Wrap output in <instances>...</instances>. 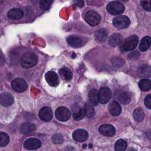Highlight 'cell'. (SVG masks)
Listing matches in <instances>:
<instances>
[{
	"instance_id": "obj_1",
	"label": "cell",
	"mask_w": 151,
	"mask_h": 151,
	"mask_svg": "<svg viewBox=\"0 0 151 151\" xmlns=\"http://www.w3.org/2000/svg\"><path fill=\"white\" fill-rule=\"evenodd\" d=\"M38 63V57L33 52L24 54L20 60L21 65L24 68H30L34 67Z\"/></svg>"
},
{
	"instance_id": "obj_2",
	"label": "cell",
	"mask_w": 151,
	"mask_h": 151,
	"mask_svg": "<svg viewBox=\"0 0 151 151\" xmlns=\"http://www.w3.org/2000/svg\"><path fill=\"white\" fill-rule=\"evenodd\" d=\"M107 10L111 15H120L124 12V6L122 3L119 2L113 1L109 2L107 4Z\"/></svg>"
},
{
	"instance_id": "obj_3",
	"label": "cell",
	"mask_w": 151,
	"mask_h": 151,
	"mask_svg": "<svg viewBox=\"0 0 151 151\" xmlns=\"http://www.w3.org/2000/svg\"><path fill=\"white\" fill-rule=\"evenodd\" d=\"M130 24V19L124 15L116 17L113 19V25L118 29H123L127 27Z\"/></svg>"
},
{
	"instance_id": "obj_4",
	"label": "cell",
	"mask_w": 151,
	"mask_h": 151,
	"mask_svg": "<svg viewBox=\"0 0 151 151\" xmlns=\"http://www.w3.org/2000/svg\"><path fill=\"white\" fill-rule=\"evenodd\" d=\"M86 21L91 26H96L98 25L101 20V17L98 13L93 11H88L84 16Z\"/></svg>"
},
{
	"instance_id": "obj_5",
	"label": "cell",
	"mask_w": 151,
	"mask_h": 151,
	"mask_svg": "<svg viewBox=\"0 0 151 151\" xmlns=\"http://www.w3.org/2000/svg\"><path fill=\"white\" fill-rule=\"evenodd\" d=\"M68 44L72 47L79 48L83 46L87 42V39L78 35H71L67 39Z\"/></svg>"
},
{
	"instance_id": "obj_6",
	"label": "cell",
	"mask_w": 151,
	"mask_h": 151,
	"mask_svg": "<svg viewBox=\"0 0 151 151\" xmlns=\"http://www.w3.org/2000/svg\"><path fill=\"white\" fill-rule=\"evenodd\" d=\"M12 88L16 91L22 93L27 88V84L22 78H15L11 82Z\"/></svg>"
},
{
	"instance_id": "obj_7",
	"label": "cell",
	"mask_w": 151,
	"mask_h": 151,
	"mask_svg": "<svg viewBox=\"0 0 151 151\" xmlns=\"http://www.w3.org/2000/svg\"><path fill=\"white\" fill-rule=\"evenodd\" d=\"M139 42V38L137 35H132L126 39L123 44V49L126 51L134 50Z\"/></svg>"
},
{
	"instance_id": "obj_8",
	"label": "cell",
	"mask_w": 151,
	"mask_h": 151,
	"mask_svg": "<svg viewBox=\"0 0 151 151\" xmlns=\"http://www.w3.org/2000/svg\"><path fill=\"white\" fill-rule=\"evenodd\" d=\"M55 117L57 120L61 122H66L70 117L69 110L65 107H60L55 110Z\"/></svg>"
},
{
	"instance_id": "obj_9",
	"label": "cell",
	"mask_w": 151,
	"mask_h": 151,
	"mask_svg": "<svg viewBox=\"0 0 151 151\" xmlns=\"http://www.w3.org/2000/svg\"><path fill=\"white\" fill-rule=\"evenodd\" d=\"M99 101L101 104H106L109 101L111 97V90L106 87H103L100 88L99 91Z\"/></svg>"
},
{
	"instance_id": "obj_10",
	"label": "cell",
	"mask_w": 151,
	"mask_h": 151,
	"mask_svg": "<svg viewBox=\"0 0 151 151\" xmlns=\"http://www.w3.org/2000/svg\"><path fill=\"white\" fill-rule=\"evenodd\" d=\"M45 78L47 83L51 87H56L60 83L57 74L53 71H48L45 74Z\"/></svg>"
},
{
	"instance_id": "obj_11",
	"label": "cell",
	"mask_w": 151,
	"mask_h": 151,
	"mask_svg": "<svg viewBox=\"0 0 151 151\" xmlns=\"http://www.w3.org/2000/svg\"><path fill=\"white\" fill-rule=\"evenodd\" d=\"M114 98L123 104H127L130 101V94L126 91H118L114 93Z\"/></svg>"
},
{
	"instance_id": "obj_12",
	"label": "cell",
	"mask_w": 151,
	"mask_h": 151,
	"mask_svg": "<svg viewBox=\"0 0 151 151\" xmlns=\"http://www.w3.org/2000/svg\"><path fill=\"white\" fill-rule=\"evenodd\" d=\"M99 131L100 134L107 137H112L115 134V128L111 124H103L99 128Z\"/></svg>"
},
{
	"instance_id": "obj_13",
	"label": "cell",
	"mask_w": 151,
	"mask_h": 151,
	"mask_svg": "<svg viewBox=\"0 0 151 151\" xmlns=\"http://www.w3.org/2000/svg\"><path fill=\"white\" fill-rule=\"evenodd\" d=\"M14 101L13 96L8 92H4L0 94V104L5 107L11 106Z\"/></svg>"
},
{
	"instance_id": "obj_14",
	"label": "cell",
	"mask_w": 151,
	"mask_h": 151,
	"mask_svg": "<svg viewBox=\"0 0 151 151\" xmlns=\"http://www.w3.org/2000/svg\"><path fill=\"white\" fill-rule=\"evenodd\" d=\"M41 142L36 138H29L24 143V147L28 150H36L41 146Z\"/></svg>"
},
{
	"instance_id": "obj_15",
	"label": "cell",
	"mask_w": 151,
	"mask_h": 151,
	"mask_svg": "<svg viewBox=\"0 0 151 151\" xmlns=\"http://www.w3.org/2000/svg\"><path fill=\"white\" fill-rule=\"evenodd\" d=\"M88 137V134L87 132L84 129H77L75 130L73 133V139L78 142L86 141Z\"/></svg>"
},
{
	"instance_id": "obj_16",
	"label": "cell",
	"mask_w": 151,
	"mask_h": 151,
	"mask_svg": "<svg viewBox=\"0 0 151 151\" xmlns=\"http://www.w3.org/2000/svg\"><path fill=\"white\" fill-rule=\"evenodd\" d=\"M7 16L11 19L18 20L23 17L24 11L19 8H14L8 11Z\"/></svg>"
},
{
	"instance_id": "obj_17",
	"label": "cell",
	"mask_w": 151,
	"mask_h": 151,
	"mask_svg": "<svg viewBox=\"0 0 151 151\" xmlns=\"http://www.w3.org/2000/svg\"><path fill=\"white\" fill-rule=\"evenodd\" d=\"M39 117L43 121H50L52 117V112L49 107H43L39 111Z\"/></svg>"
},
{
	"instance_id": "obj_18",
	"label": "cell",
	"mask_w": 151,
	"mask_h": 151,
	"mask_svg": "<svg viewBox=\"0 0 151 151\" xmlns=\"http://www.w3.org/2000/svg\"><path fill=\"white\" fill-rule=\"evenodd\" d=\"M109 110L112 116H119L122 112V108L120 105L115 101H113L109 106Z\"/></svg>"
},
{
	"instance_id": "obj_19",
	"label": "cell",
	"mask_w": 151,
	"mask_h": 151,
	"mask_svg": "<svg viewBox=\"0 0 151 151\" xmlns=\"http://www.w3.org/2000/svg\"><path fill=\"white\" fill-rule=\"evenodd\" d=\"M123 37L119 33H115L112 34L109 38V44L112 47H116L119 45L122 41Z\"/></svg>"
},
{
	"instance_id": "obj_20",
	"label": "cell",
	"mask_w": 151,
	"mask_h": 151,
	"mask_svg": "<svg viewBox=\"0 0 151 151\" xmlns=\"http://www.w3.org/2000/svg\"><path fill=\"white\" fill-rule=\"evenodd\" d=\"M108 33L107 30L105 29H100L97 30L95 34H94V38L96 41L99 42H104L106 40L107 38Z\"/></svg>"
},
{
	"instance_id": "obj_21",
	"label": "cell",
	"mask_w": 151,
	"mask_h": 151,
	"mask_svg": "<svg viewBox=\"0 0 151 151\" xmlns=\"http://www.w3.org/2000/svg\"><path fill=\"white\" fill-rule=\"evenodd\" d=\"M36 129L35 126L31 123H24L20 127V131L23 134H30Z\"/></svg>"
},
{
	"instance_id": "obj_22",
	"label": "cell",
	"mask_w": 151,
	"mask_h": 151,
	"mask_svg": "<svg viewBox=\"0 0 151 151\" xmlns=\"http://www.w3.org/2000/svg\"><path fill=\"white\" fill-rule=\"evenodd\" d=\"M58 72L61 77L65 81H70L71 80L73 77L72 72L70 70V69L68 68V67H62L59 70Z\"/></svg>"
},
{
	"instance_id": "obj_23",
	"label": "cell",
	"mask_w": 151,
	"mask_h": 151,
	"mask_svg": "<svg viewBox=\"0 0 151 151\" xmlns=\"http://www.w3.org/2000/svg\"><path fill=\"white\" fill-rule=\"evenodd\" d=\"M88 99L92 106H97L99 102V91L96 89L90 90L88 93Z\"/></svg>"
},
{
	"instance_id": "obj_24",
	"label": "cell",
	"mask_w": 151,
	"mask_h": 151,
	"mask_svg": "<svg viewBox=\"0 0 151 151\" xmlns=\"http://www.w3.org/2000/svg\"><path fill=\"white\" fill-rule=\"evenodd\" d=\"M137 74L139 76L143 77H151V67L143 65L138 68Z\"/></svg>"
},
{
	"instance_id": "obj_25",
	"label": "cell",
	"mask_w": 151,
	"mask_h": 151,
	"mask_svg": "<svg viewBox=\"0 0 151 151\" xmlns=\"http://www.w3.org/2000/svg\"><path fill=\"white\" fill-rule=\"evenodd\" d=\"M151 38L149 36L143 37L140 41L139 44V49L141 51H146L150 46Z\"/></svg>"
},
{
	"instance_id": "obj_26",
	"label": "cell",
	"mask_w": 151,
	"mask_h": 151,
	"mask_svg": "<svg viewBox=\"0 0 151 151\" xmlns=\"http://www.w3.org/2000/svg\"><path fill=\"white\" fill-rule=\"evenodd\" d=\"M138 84L139 88L142 91H147L151 89V81L149 79H142L139 81Z\"/></svg>"
},
{
	"instance_id": "obj_27",
	"label": "cell",
	"mask_w": 151,
	"mask_h": 151,
	"mask_svg": "<svg viewBox=\"0 0 151 151\" xmlns=\"http://www.w3.org/2000/svg\"><path fill=\"white\" fill-rule=\"evenodd\" d=\"M133 116L135 121L140 122L144 119L145 114L141 108H137L133 111Z\"/></svg>"
},
{
	"instance_id": "obj_28",
	"label": "cell",
	"mask_w": 151,
	"mask_h": 151,
	"mask_svg": "<svg viewBox=\"0 0 151 151\" xmlns=\"http://www.w3.org/2000/svg\"><path fill=\"white\" fill-rule=\"evenodd\" d=\"M127 147V143L123 139L118 140L114 145L115 151H124Z\"/></svg>"
},
{
	"instance_id": "obj_29",
	"label": "cell",
	"mask_w": 151,
	"mask_h": 151,
	"mask_svg": "<svg viewBox=\"0 0 151 151\" xmlns=\"http://www.w3.org/2000/svg\"><path fill=\"white\" fill-rule=\"evenodd\" d=\"M84 111L86 116L88 118H91L94 115V110L91 103L87 102L84 104Z\"/></svg>"
},
{
	"instance_id": "obj_30",
	"label": "cell",
	"mask_w": 151,
	"mask_h": 151,
	"mask_svg": "<svg viewBox=\"0 0 151 151\" xmlns=\"http://www.w3.org/2000/svg\"><path fill=\"white\" fill-rule=\"evenodd\" d=\"M9 142V137L5 132H0V146L4 147L8 145Z\"/></svg>"
},
{
	"instance_id": "obj_31",
	"label": "cell",
	"mask_w": 151,
	"mask_h": 151,
	"mask_svg": "<svg viewBox=\"0 0 151 151\" xmlns=\"http://www.w3.org/2000/svg\"><path fill=\"white\" fill-rule=\"evenodd\" d=\"M86 115L84 109L80 108L77 111L75 112L73 114V119L76 121H79L82 120Z\"/></svg>"
},
{
	"instance_id": "obj_32",
	"label": "cell",
	"mask_w": 151,
	"mask_h": 151,
	"mask_svg": "<svg viewBox=\"0 0 151 151\" xmlns=\"http://www.w3.org/2000/svg\"><path fill=\"white\" fill-rule=\"evenodd\" d=\"M54 0H40V7L42 10H47L48 9L53 2Z\"/></svg>"
},
{
	"instance_id": "obj_33",
	"label": "cell",
	"mask_w": 151,
	"mask_h": 151,
	"mask_svg": "<svg viewBox=\"0 0 151 151\" xmlns=\"http://www.w3.org/2000/svg\"><path fill=\"white\" fill-rule=\"evenodd\" d=\"M111 62L112 64L116 67H122L124 64V61L122 58H120L119 57H113L111 60Z\"/></svg>"
},
{
	"instance_id": "obj_34",
	"label": "cell",
	"mask_w": 151,
	"mask_h": 151,
	"mask_svg": "<svg viewBox=\"0 0 151 151\" xmlns=\"http://www.w3.org/2000/svg\"><path fill=\"white\" fill-rule=\"evenodd\" d=\"M143 8L147 11H151V0H140Z\"/></svg>"
},
{
	"instance_id": "obj_35",
	"label": "cell",
	"mask_w": 151,
	"mask_h": 151,
	"mask_svg": "<svg viewBox=\"0 0 151 151\" xmlns=\"http://www.w3.org/2000/svg\"><path fill=\"white\" fill-rule=\"evenodd\" d=\"M52 142L54 144H60L63 142V137L61 134H55L52 137Z\"/></svg>"
},
{
	"instance_id": "obj_36",
	"label": "cell",
	"mask_w": 151,
	"mask_h": 151,
	"mask_svg": "<svg viewBox=\"0 0 151 151\" xmlns=\"http://www.w3.org/2000/svg\"><path fill=\"white\" fill-rule=\"evenodd\" d=\"M145 105L147 108L151 109V94L147 95L145 97Z\"/></svg>"
},
{
	"instance_id": "obj_37",
	"label": "cell",
	"mask_w": 151,
	"mask_h": 151,
	"mask_svg": "<svg viewBox=\"0 0 151 151\" xmlns=\"http://www.w3.org/2000/svg\"><path fill=\"white\" fill-rule=\"evenodd\" d=\"M128 151H136V150L134 148H133V147H130L128 149Z\"/></svg>"
},
{
	"instance_id": "obj_38",
	"label": "cell",
	"mask_w": 151,
	"mask_h": 151,
	"mask_svg": "<svg viewBox=\"0 0 151 151\" xmlns=\"http://www.w3.org/2000/svg\"><path fill=\"white\" fill-rule=\"evenodd\" d=\"M117 1L122 2H126L127 1H128V0H117Z\"/></svg>"
},
{
	"instance_id": "obj_39",
	"label": "cell",
	"mask_w": 151,
	"mask_h": 151,
	"mask_svg": "<svg viewBox=\"0 0 151 151\" xmlns=\"http://www.w3.org/2000/svg\"><path fill=\"white\" fill-rule=\"evenodd\" d=\"M86 145H83V147H86Z\"/></svg>"
}]
</instances>
